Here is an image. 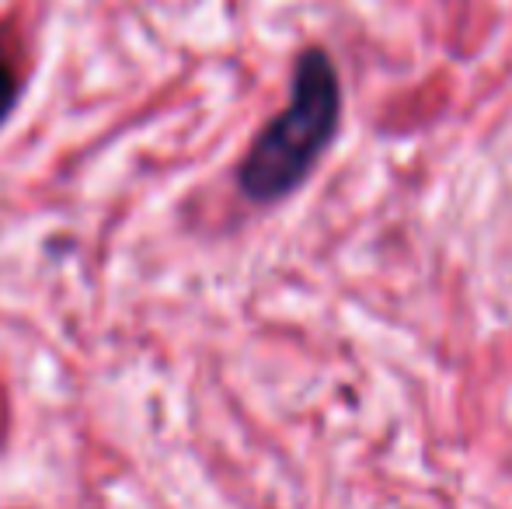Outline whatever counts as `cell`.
Instances as JSON below:
<instances>
[{"label":"cell","mask_w":512,"mask_h":509,"mask_svg":"<svg viewBox=\"0 0 512 509\" xmlns=\"http://www.w3.org/2000/svg\"><path fill=\"white\" fill-rule=\"evenodd\" d=\"M342 116V91L328 53L307 49L297 63L290 105L251 143L241 164V189L255 203L290 196L314 171Z\"/></svg>","instance_id":"obj_1"},{"label":"cell","mask_w":512,"mask_h":509,"mask_svg":"<svg viewBox=\"0 0 512 509\" xmlns=\"http://www.w3.org/2000/svg\"><path fill=\"white\" fill-rule=\"evenodd\" d=\"M14 98H18V81H14V70L11 63L0 56V123L11 116L14 109Z\"/></svg>","instance_id":"obj_2"}]
</instances>
